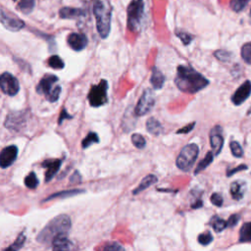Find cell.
I'll list each match as a JSON object with an SVG mask.
<instances>
[{
    "mask_svg": "<svg viewBox=\"0 0 251 251\" xmlns=\"http://www.w3.org/2000/svg\"><path fill=\"white\" fill-rule=\"evenodd\" d=\"M214 152L213 151H209L207 154H206V156L204 157V159L203 160H201L200 162H199V164L197 165V167H196V169H195V171H194V175H198L200 172H202L203 170H205L207 167L213 162V160H214Z\"/></svg>",
    "mask_w": 251,
    "mask_h": 251,
    "instance_id": "24",
    "label": "cell"
},
{
    "mask_svg": "<svg viewBox=\"0 0 251 251\" xmlns=\"http://www.w3.org/2000/svg\"><path fill=\"white\" fill-rule=\"evenodd\" d=\"M241 58L245 63L251 65V42L245 43L241 47Z\"/></svg>",
    "mask_w": 251,
    "mask_h": 251,
    "instance_id": "32",
    "label": "cell"
},
{
    "mask_svg": "<svg viewBox=\"0 0 251 251\" xmlns=\"http://www.w3.org/2000/svg\"><path fill=\"white\" fill-rule=\"evenodd\" d=\"M210 225L212 226L213 230L216 232H223L226 228H228V223L227 221H225L224 219L218 217V216H214L211 221H210Z\"/></svg>",
    "mask_w": 251,
    "mask_h": 251,
    "instance_id": "27",
    "label": "cell"
},
{
    "mask_svg": "<svg viewBox=\"0 0 251 251\" xmlns=\"http://www.w3.org/2000/svg\"><path fill=\"white\" fill-rule=\"evenodd\" d=\"M238 221H239V215H237V214L232 215V216L229 218V220L227 221L228 227H229V228H233V227H235V226L237 225Z\"/></svg>",
    "mask_w": 251,
    "mask_h": 251,
    "instance_id": "40",
    "label": "cell"
},
{
    "mask_svg": "<svg viewBox=\"0 0 251 251\" xmlns=\"http://www.w3.org/2000/svg\"><path fill=\"white\" fill-rule=\"evenodd\" d=\"M25 242H26V234H25L24 232H22L19 234V236L17 237V239L14 241V243L11 246H9L6 249V251H8V250L9 251H18V250H20L24 246Z\"/></svg>",
    "mask_w": 251,
    "mask_h": 251,
    "instance_id": "30",
    "label": "cell"
},
{
    "mask_svg": "<svg viewBox=\"0 0 251 251\" xmlns=\"http://www.w3.org/2000/svg\"><path fill=\"white\" fill-rule=\"evenodd\" d=\"M36 1L37 0H20L18 7L23 14L29 15L30 13L33 12L36 6Z\"/></svg>",
    "mask_w": 251,
    "mask_h": 251,
    "instance_id": "25",
    "label": "cell"
},
{
    "mask_svg": "<svg viewBox=\"0 0 251 251\" xmlns=\"http://www.w3.org/2000/svg\"><path fill=\"white\" fill-rule=\"evenodd\" d=\"M194 126H195V123H192L186 127H184L183 129H180L177 134H189L190 132H192L193 129H194Z\"/></svg>",
    "mask_w": 251,
    "mask_h": 251,
    "instance_id": "44",
    "label": "cell"
},
{
    "mask_svg": "<svg viewBox=\"0 0 251 251\" xmlns=\"http://www.w3.org/2000/svg\"><path fill=\"white\" fill-rule=\"evenodd\" d=\"M213 235L211 234L210 232H205L203 233H200L198 235V242L201 244V245H209L212 241H213Z\"/></svg>",
    "mask_w": 251,
    "mask_h": 251,
    "instance_id": "37",
    "label": "cell"
},
{
    "mask_svg": "<svg viewBox=\"0 0 251 251\" xmlns=\"http://www.w3.org/2000/svg\"><path fill=\"white\" fill-rule=\"evenodd\" d=\"M132 142L138 149H143L146 146L145 138L141 135H139V134H133V135H132Z\"/></svg>",
    "mask_w": 251,
    "mask_h": 251,
    "instance_id": "33",
    "label": "cell"
},
{
    "mask_svg": "<svg viewBox=\"0 0 251 251\" xmlns=\"http://www.w3.org/2000/svg\"><path fill=\"white\" fill-rule=\"evenodd\" d=\"M59 16L61 19H71L77 20L81 17H86L87 12L80 8H73V7H64L60 9Z\"/></svg>",
    "mask_w": 251,
    "mask_h": 251,
    "instance_id": "17",
    "label": "cell"
},
{
    "mask_svg": "<svg viewBox=\"0 0 251 251\" xmlns=\"http://www.w3.org/2000/svg\"><path fill=\"white\" fill-rule=\"evenodd\" d=\"M150 82L152 87L155 90H161L164 86V82H165V76L162 74V72L157 69V68H153L152 69V75L150 77Z\"/></svg>",
    "mask_w": 251,
    "mask_h": 251,
    "instance_id": "21",
    "label": "cell"
},
{
    "mask_svg": "<svg viewBox=\"0 0 251 251\" xmlns=\"http://www.w3.org/2000/svg\"><path fill=\"white\" fill-rule=\"evenodd\" d=\"M200 207H202V201L201 200H197V201H195L194 203L192 204V208H193V209H197V208H200Z\"/></svg>",
    "mask_w": 251,
    "mask_h": 251,
    "instance_id": "46",
    "label": "cell"
},
{
    "mask_svg": "<svg viewBox=\"0 0 251 251\" xmlns=\"http://www.w3.org/2000/svg\"><path fill=\"white\" fill-rule=\"evenodd\" d=\"M73 118V116L72 115H70L68 112H67V110L64 108V109H62V111H61V114H60V117H59V121H58V124L59 125H61L66 119H72Z\"/></svg>",
    "mask_w": 251,
    "mask_h": 251,
    "instance_id": "43",
    "label": "cell"
},
{
    "mask_svg": "<svg viewBox=\"0 0 251 251\" xmlns=\"http://www.w3.org/2000/svg\"><path fill=\"white\" fill-rule=\"evenodd\" d=\"M198 154H199V148L197 144L190 143L186 145L181 150L180 154L177 157V160H176L177 167L184 172L191 171L198 157Z\"/></svg>",
    "mask_w": 251,
    "mask_h": 251,
    "instance_id": "6",
    "label": "cell"
},
{
    "mask_svg": "<svg viewBox=\"0 0 251 251\" xmlns=\"http://www.w3.org/2000/svg\"><path fill=\"white\" fill-rule=\"evenodd\" d=\"M108 81L105 79H102L98 85L93 86L88 96V99L91 106L97 108L105 105L108 102Z\"/></svg>",
    "mask_w": 251,
    "mask_h": 251,
    "instance_id": "7",
    "label": "cell"
},
{
    "mask_svg": "<svg viewBox=\"0 0 251 251\" xmlns=\"http://www.w3.org/2000/svg\"><path fill=\"white\" fill-rule=\"evenodd\" d=\"M230 148H231V151H232V153L234 157L241 158L243 156V150H242L240 144L237 141L232 140L230 142Z\"/></svg>",
    "mask_w": 251,
    "mask_h": 251,
    "instance_id": "34",
    "label": "cell"
},
{
    "mask_svg": "<svg viewBox=\"0 0 251 251\" xmlns=\"http://www.w3.org/2000/svg\"><path fill=\"white\" fill-rule=\"evenodd\" d=\"M210 144L214 154L217 156L221 153L224 146L223 129L220 126L214 127L210 132Z\"/></svg>",
    "mask_w": 251,
    "mask_h": 251,
    "instance_id": "12",
    "label": "cell"
},
{
    "mask_svg": "<svg viewBox=\"0 0 251 251\" xmlns=\"http://www.w3.org/2000/svg\"><path fill=\"white\" fill-rule=\"evenodd\" d=\"M94 14L97 20V29L101 39H107L111 30L112 8L101 0H95Z\"/></svg>",
    "mask_w": 251,
    "mask_h": 251,
    "instance_id": "3",
    "label": "cell"
},
{
    "mask_svg": "<svg viewBox=\"0 0 251 251\" xmlns=\"http://www.w3.org/2000/svg\"><path fill=\"white\" fill-rule=\"evenodd\" d=\"M177 88L183 93L194 95L209 85V80L190 66L180 65L175 78Z\"/></svg>",
    "mask_w": 251,
    "mask_h": 251,
    "instance_id": "1",
    "label": "cell"
},
{
    "mask_svg": "<svg viewBox=\"0 0 251 251\" xmlns=\"http://www.w3.org/2000/svg\"><path fill=\"white\" fill-rule=\"evenodd\" d=\"M47 63L48 66L54 70H62L65 67L64 61L58 55H52L51 57H49Z\"/></svg>",
    "mask_w": 251,
    "mask_h": 251,
    "instance_id": "29",
    "label": "cell"
},
{
    "mask_svg": "<svg viewBox=\"0 0 251 251\" xmlns=\"http://www.w3.org/2000/svg\"><path fill=\"white\" fill-rule=\"evenodd\" d=\"M51 245L54 250H69L72 247V242L68 238V234H60L53 239Z\"/></svg>",
    "mask_w": 251,
    "mask_h": 251,
    "instance_id": "19",
    "label": "cell"
},
{
    "mask_svg": "<svg viewBox=\"0 0 251 251\" xmlns=\"http://www.w3.org/2000/svg\"><path fill=\"white\" fill-rule=\"evenodd\" d=\"M67 42L73 50L81 51L87 47L89 40H88V38L83 34L72 33L71 35L68 36Z\"/></svg>",
    "mask_w": 251,
    "mask_h": 251,
    "instance_id": "14",
    "label": "cell"
},
{
    "mask_svg": "<svg viewBox=\"0 0 251 251\" xmlns=\"http://www.w3.org/2000/svg\"><path fill=\"white\" fill-rule=\"evenodd\" d=\"M27 120H28V112L26 111L12 112L9 115H7L4 125L7 129H9L12 132H19L26 125Z\"/></svg>",
    "mask_w": 251,
    "mask_h": 251,
    "instance_id": "10",
    "label": "cell"
},
{
    "mask_svg": "<svg viewBox=\"0 0 251 251\" xmlns=\"http://www.w3.org/2000/svg\"><path fill=\"white\" fill-rule=\"evenodd\" d=\"M0 88L3 94L14 97L20 91V83L17 77L8 72H5L0 77Z\"/></svg>",
    "mask_w": 251,
    "mask_h": 251,
    "instance_id": "9",
    "label": "cell"
},
{
    "mask_svg": "<svg viewBox=\"0 0 251 251\" xmlns=\"http://www.w3.org/2000/svg\"><path fill=\"white\" fill-rule=\"evenodd\" d=\"M157 181H158V179H157V177H156L155 175H147L146 177H144V178L141 180L140 184H139V185L137 186V188L133 192V194H134V195H137L138 193L144 192V191H145L146 189H148L149 187H151V186H153L154 184H156Z\"/></svg>",
    "mask_w": 251,
    "mask_h": 251,
    "instance_id": "20",
    "label": "cell"
},
{
    "mask_svg": "<svg viewBox=\"0 0 251 251\" xmlns=\"http://www.w3.org/2000/svg\"><path fill=\"white\" fill-rule=\"evenodd\" d=\"M146 130L149 134H151L153 135H159L163 132L162 125L160 124L159 121H157L154 118H149L146 121Z\"/></svg>",
    "mask_w": 251,
    "mask_h": 251,
    "instance_id": "23",
    "label": "cell"
},
{
    "mask_svg": "<svg viewBox=\"0 0 251 251\" xmlns=\"http://www.w3.org/2000/svg\"><path fill=\"white\" fill-rule=\"evenodd\" d=\"M72 227L71 219L68 215L61 214L53 218L38 234L37 241L47 245L51 244L53 239L60 234H69Z\"/></svg>",
    "mask_w": 251,
    "mask_h": 251,
    "instance_id": "2",
    "label": "cell"
},
{
    "mask_svg": "<svg viewBox=\"0 0 251 251\" xmlns=\"http://www.w3.org/2000/svg\"><path fill=\"white\" fill-rule=\"evenodd\" d=\"M104 250H107V251H110V250H123L124 247L122 245H120L119 243L117 242H112V243H108L107 245H105L103 247Z\"/></svg>",
    "mask_w": 251,
    "mask_h": 251,
    "instance_id": "41",
    "label": "cell"
},
{
    "mask_svg": "<svg viewBox=\"0 0 251 251\" xmlns=\"http://www.w3.org/2000/svg\"><path fill=\"white\" fill-rule=\"evenodd\" d=\"M18 147L16 145H9L2 149L0 153V166L2 169L10 167L17 159Z\"/></svg>",
    "mask_w": 251,
    "mask_h": 251,
    "instance_id": "11",
    "label": "cell"
},
{
    "mask_svg": "<svg viewBox=\"0 0 251 251\" xmlns=\"http://www.w3.org/2000/svg\"><path fill=\"white\" fill-rule=\"evenodd\" d=\"M25 186L31 190H35L38 188L39 181L36 175L35 172H31L26 178H25Z\"/></svg>",
    "mask_w": 251,
    "mask_h": 251,
    "instance_id": "31",
    "label": "cell"
},
{
    "mask_svg": "<svg viewBox=\"0 0 251 251\" xmlns=\"http://www.w3.org/2000/svg\"><path fill=\"white\" fill-rule=\"evenodd\" d=\"M0 20H1L2 25L11 32H18L25 27V23L23 21L8 16L3 10L1 11V18H0Z\"/></svg>",
    "mask_w": 251,
    "mask_h": 251,
    "instance_id": "16",
    "label": "cell"
},
{
    "mask_svg": "<svg viewBox=\"0 0 251 251\" xmlns=\"http://www.w3.org/2000/svg\"><path fill=\"white\" fill-rule=\"evenodd\" d=\"M155 105V97L151 90L147 89L143 92L141 97L139 98L135 108V114L136 117L144 116L148 114L151 109Z\"/></svg>",
    "mask_w": 251,
    "mask_h": 251,
    "instance_id": "8",
    "label": "cell"
},
{
    "mask_svg": "<svg viewBox=\"0 0 251 251\" xmlns=\"http://www.w3.org/2000/svg\"><path fill=\"white\" fill-rule=\"evenodd\" d=\"M210 201L212 202V204H214L217 207H221L223 205L224 199L222 197V195L220 193H213L210 197Z\"/></svg>",
    "mask_w": 251,
    "mask_h": 251,
    "instance_id": "39",
    "label": "cell"
},
{
    "mask_svg": "<svg viewBox=\"0 0 251 251\" xmlns=\"http://www.w3.org/2000/svg\"><path fill=\"white\" fill-rule=\"evenodd\" d=\"M99 142V136L97 135V133L91 132L85 138H83L82 142H81V146L83 149H87L90 146H92L95 143H98Z\"/></svg>",
    "mask_w": 251,
    "mask_h": 251,
    "instance_id": "28",
    "label": "cell"
},
{
    "mask_svg": "<svg viewBox=\"0 0 251 251\" xmlns=\"http://www.w3.org/2000/svg\"><path fill=\"white\" fill-rule=\"evenodd\" d=\"M80 181H81V177H80L79 173H78L77 171H76V172L73 174V176L71 177V179H70V183H71L72 185H74V184L80 183Z\"/></svg>",
    "mask_w": 251,
    "mask_h": 251,
    "instance_id": "45",
    "label": "cell"
},
{
    "mask_svg": "<svg viewBox=\"0 0 251 251\" xmlns=\"http://www.w3.org/2000/svg\"><path fill=\"white\" fill-rule=\"evenodd\" d=\"M86 191L83 190H70V191H64V192H59L57 193H53L51 194L49 197L45 198L44 200H42V202H46V201H50L52 199H56V198H67V197H72L80 193H85Z\"/></svg>",
    "mask_w": 251,
    "mask_h": 251,
    "instance_id": "22",
    "label": "cell"
},
{
    "mask_svg": "<svg viewBox=\"0 0 251 251\" xmlns=\"http://www.w3.org/2000/svg\"><path fill=\"white\" fill-rule=\"evenodd\" d=\"M214 56L221 62H229L232 57V53L227 51V50H223V49H220V50H217L215 51L214 53Z\"/></svg>",
    "mask_w": 251,
    "mask_h": 251,
    "instance_id": "35",
    "label": "cell"
},
{
    "mask_svg": "<svg viewBox=\"0 0 251 251\" xmlns=\"http://www.w3.org/2000/svg\"><path fill=\"white\" fill-rule=\"evenodd\" d=\"M247 168H248V167H247L246 165L242 164V165H240V166L236 167V168H234V169L229 170V171H228V174H227V176H228V177H231V176H232V175L236 174L237 172H240V171H243V170H247Z\"/></svg>",
    "mask_w": 251,
    "mask_h": 251,
    "instance_id": "42",
    "label": "cell"
},
{
    "mask_svg": "<svg viewBox=\"0 0 251 251\" xmlns=\"http://www.w3.org/2000/svg\"><path fill=\"white\" fill-rule=\"evenodd\" d=\"M239 242L251 241V222L242 225L239 232Z\"/></svg>",
    "mask_w": 251,
    "mask_h": 251,
    "instance_id": "26",
    "label": "cell"
},
{
    "mask_svg": "<svg viewBox=\"0 0 251 251\" xmlns=\"http://www.w3.org/2000/svg\"><path fill=\"white\" fill-rule=\"evenodd\" d=\"M250 95H251V81L245 80L232 97V102L236 106L241 105L250 97Z\"/></svg>",
    "mask_w": 251,
    "mask_h": 251,
    "instance_id": "13",
    "label": "cell"
},
{
    "mask_svg": "<svg viewBox=\"0 0 251 251\" xmlns=\"http://www.w3.org/2000/svg\"><path fill=\"white\" fill-rule=\"evenodd\" d=\"M61 165H62L61 159H48L41 164L43 168L46 169V172H45L46 183L50 182L55 177V175L58 173V171L61 168Z\"/></svg>",
    "mask_w": 251,
    "mask_h": 251,
    "instance_id": "15",
    "label": "cell"
},
{
    "mask_svg": "<svg viewBox=\"0 0 251 251\" xmlns=\"http://www.w3.org/2000/svg\"><path fill=\"white\" fill-rule=\"evenodd\" d=\"M57 81H58V77L50 74L45 75L38 83L37 93L39 95L45 96V98L49 102L51 103L56 102L59 99L60 94L62 92V89L59 86H56L55 88H53L55 82Z\"/></svg>",
    "mask_w": 251,
    "mask_h": 251,
    "instance_id": "5",
    "label": "cell"
},
{
    "mask_svg": "<svg viewBox=\"0 0 251 251\" xmlns=\"http://www.w3.org/2000/svg\"><path fill=\"white\" fill-rule=\"evenodd\" d=\"M249 2V0H232L230 5L231 8L235 12H240Z\"/></svg>",
    "mask_w": 251,
    "mask_h": 251,
    "instance_id": "36",
    "label": "cell"
},
{
    "mask_svg": "<svg viewBox=\"0 0 251 251\" xmlns=\"http://www.w3.org/2000/svg\"><path fill=\"white\" fill-rule=\"evenodd\" d=\"M230 193L234 200H241L246 193V184L242 181L233 182L231 185Z\"/></svg>",
    "mask_w": 251,
    "mask_h": 251,
    "instance_id": "18",
    "label": "cell"
},
{
    "mask_svg": "<svg viewBox=\"0 0 251 251\" xmlns=\"http://www.w3.org/2000/svg\"><path fill=\"white\" fill-rule=\"evenodd\" d=\"M144 0H132L127 8V26L133 33L141 29L144 18Z\"/></svg>",
    "mask_w": 251,
    "mask_h": 251,
    "instance_id": "4",
    "label": "cell"
},
{
    "mask_svg": "<svg viewBox=\"0 0 251 251\" xmlns=\"http://www.w3.org/2000/svg\"><path fill=\"white\" fill-rule=\"evenodd\" d=\"M176 36L183 41V43L185 45H189L193 41V37L192 35H190L188 33H185V32L177 31L176 32Z\"/></svg>",
    "mask_w": 251,
    "mask_h": 251,
    "instance_id": "38",
    "label": "cell"
}]
</instances>
